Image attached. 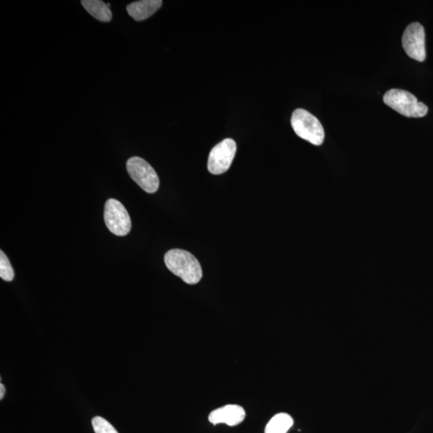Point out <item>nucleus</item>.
Segmentation results:
<instances>
[{"label": "nucleus", "instance_id": "4", "mask_svg": "<svg viewBox=\"0 0 433 433\" xmlns=\"http://www.w3.org/2000/svg\"><path fill=\"white\" fill-rule=\"evenodd\" d=\"M127 171L131 179L148 193H154L158 191L160 186L159 177L156 171L146 160L133 157L128 160Z\"/></svg>", "mask_w": 433, "mask_h": 433}, {"label": "nucleus", "instance_id": "8", "mask_svg": "<svg viewBox=\"0 0 433 433\" xmlns=\"http://www.w3.org/2000/svg\"><path fill=\"white\" fill-rule=\"evenodd\" d=\"M246 418L245 410L240 405L228 404L216 408L209 415V420L213 425L226 424L236 426L242 423Z\"/></svg>", "mask_w": 433, "mask_h": 433}, {"label": "nucleus", "instance_id": "13", "mask_svg": "<svg viewBox=\"0 0 433 433\" xmlns=\"http://www.w3.org/2000/svg\"><path fill=\"white\" fill-rule=\"evenodd\" d=\"M92 425L95 433H118L109 422L101 416H96L92 420Z\"/></svg>", "mask_w": 433, "mask_h": 433}, {"label": "nucleus", "instance_id": "11", "mask_svg": "<svg viewBox=\"0 0 433 433\" xmlns=\"http://www.w3.org/2000/svg\"><path fill=\"white\" fill-rule=\"evenodd\" d=\"M294 424L290 415L279 413L273 416L266 425L265 433H287Z\"/></svg>", "mask_w": 433, "mask_h": 433}, {"label": "nucleus", "instance_id": "3", "mask_svg": "<svg viewBox=\"0 0 433 433\" xmlns=\"http://www.w3.org/2000/svg\"><path fill=\"white\" fill-rule=\"evenodd\" d=\"M384 102L407 118H423L429 110L424 103L418 102L413 94L397 88L385 94Z\"/></svg>", "mask_w": 433, "mask_h": 433}, {"label": "nucleus", "instance_id": "9", "mask_svg": "<svg viewBox=\"0 0 433 433\" xmlns=\"http://www.w3.org/2000/svg\"><path fill=\"white\" fill-rule=\"evenodd\" d=\"M163 4L162 0H142L128 5L127 12L135 20L142 21L157 13Z\"/></svg>", "mask_w": 433, "mask_h": 433}, {"label": "nucleus", "instance_id": "6", "mask_svg": "<svg viewBox=\"0 0 433 433\" xmlns=\"http://www.w3.org/2000/svg\"><path fill=\"white\" fill-rule=\"evenodd\" d=\"M237 151L236 142L226 138L212 149L208 159L207 167L210 174L219 175L231 168Z\"/></svg>", "mask_w": 433, "mask_h": 433}, {"label": "nucleus", "instance_id": "2", "mask_svg": "<svg viewBox=\"0 0 433 433\" xmlns=\"http://www.w3.org/2000/svg\"><path fill=\"white\" fill-rule=\"evenodd\" d=\"M291 126L296 135L314 146H321L324 141L325 132L323 125L308 111L298 109L291 116Z\"/></svg>", "mask_w": 433, "mask_h": 433}, {"label": "nucleus", "instance_id": "14", "mask_svg": "<svg viewBox=\"0 0 433 433\" xmlns=\"http://www.w3.org/2000/svg\"><path fill=\"white\" fill-rule=\"evenodd\" d=\"M5 391H6V390H5L4 385L3 384H0V399H1V401L4 397Z\"/></svg>", "mask_w": 433, "mask_h": 433}, {"label": "nucleus", "instance_id": "5", "mask_svg": "<svg viewBox=\"0 0 433 433\" xmlns=\"http://www.w3.org/2000/svg\"><path fill=\"white\" fill-rule=\"evenodd\" d=\"M104 218L109 231L116 236H125L131 231L130 214L118 200L110 198L105 203Z\"/></svg>", "mask_w": 433, "mask_h": 433}, {"label": "nucleus", "instance_id": "1", "mask_svg": "<svg viewBox=\"0 0 433 433\" xmlns=\"http://www.w3.org/2000/svg\"><path fill=\"white\" fill-rule=\"evenodd\" d=\"M165 263L172 273L181 277L187 284H197L202 280L201 264L192 254L184 249H170L165 255Z\"/></svg>", "mask_w": 433, "mask_h": 433}, {"label": "nucleus", "instance_id": "7", "mask_svg": "<svg viewBox=\"0 0 433 433\" xmlns=\"http://www.w3.org/2000/svg\"><path fill=\"white\" fill-rule=\"evenodd\" d=\"M402 46L409 57L423 62L426 58L424 27L418 22L408 25L404 32Z\"/></svg>", "mask_w": 433, "mask_h": 433}, {"label": "nucleus", "instance_id": "10", "mask_svg": "<svg viewBox=\"0 0 433 433\" xmlns=\"http://www.w3.org/2000/svg\"><path fill=\"white\" fill-rule=\"evenodd\" d=\"M81 4L94 18L102 22H109L112 20V12L108 4L101 0H82Z\"/></svg>", "mask_w": 433, "mask_h": 433}, {"label": "nucleus", "instance_id": "12", "mask_svg": "<svg viewBox=\"0 0 433 433\" xmlns=\"http://www.w3.org/2000/svg\"><path fill=\"white\" fill-rule=\"evenodd\" d=\"M0 277L4 281H13L15 277L14 270L10 261L2 251L0 252Z\"/></svg>", "mask_w": 433, "mask_h": 433}]
</instances>
